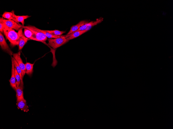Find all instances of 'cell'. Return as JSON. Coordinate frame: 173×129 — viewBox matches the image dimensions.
<instances>
[{"label": "cell", "instance_id": "cell-13", "mask_svg": "<svg viewBox=\"0 0 173 129\" xmlns=\"http://www.w3.org/2000/svg\"><path fill=\"white\" fill-rule=\"evenodd\" d=\"M23 83L21 82L19 87L15 89L17 100L24 98L23 96Z\"/></svg>", "mask_w": 173, "mask_h": 129}, {"label": "cell", "instance_id": "cell-9", "mask_svg": "<svg viewBox=\"0 0 173 129\" xmlns=\"http://www.w3.org/2000/svg\"><path fill=\"white\" fill-rule=\"evenodd\" d=\"M17 105L18 109L27 112L29 110L28 107L27 105L26 101L24 98L19 100H17Z\"/></svg>", "mask_w": 173, "mask_h": 129}, {"label": "cell", "instance_id": "cell-16", "mask_svg": "<svg viewBox=\"0 0 173 129\" xmlns=\"http://www.w3.org/2000/svg\"><path fill=\"white\" fill-rule=\"evenodd\" d=\"M2 16L3 18L14 21L13 13L12 11L11 12H5L2 15Z\"/></svg>", "mask_w": 173, "mask_h": 129}, {"label": "cell", "instance_id": "cell-10", "mask_svg": "<svg viewBox=\"0 0 173 129\" xmlns=\"http://www.w3.org/2000/svg\"><path fill=\"white\" fill-rule=\"evenodd\" d=\"M11 11L13 13L14 21L19 25H20V24L19 23V22H20L21 23L23 26H24L25 20L27 19L31 16H29L28 15L22 16L17 15L15 14L14 11L13 10Z\"/></svg>", "mask_w": 173, "mask_h": 129}, {"label": "cell", "instance_id": "cell-6", "mask_svg": "<svg viewBox=\"0 0 173 129\" xmlns=\"http://www.w3.org/2000/svg\"><path fill=\"white\" fill-rule=\"evenodd\" d=\"M13 57L17 62L18 65L22 71V77L23 78L26 73V69L25 64H24L20 56L19 53H13Z\"/></svg>", "mask_w": 173, "mask_h": 129}, {"label": "cell", "instance_id": "cell-12", "mask_svg": "<svg viewBox=\"0 0 173 129\" xmlns=\"http://www.w3.org/2000/svg\"><path fill=\"white\" fill-rule=\"evenodd\" d=\"M88 23V21L86 20H84L80 21L76 25L72 26L70 28L69 31L67 35H69L76 31L82 26Z\"/></svg>", "mask_w": 173, "mask_h": 129}, {"label": "cell", "instance_id": "cell-19", "mask_svg": "<svg viewBox=\"0 0 173 129\" xmlns=\"http://www.w3.org/2000/svg\"><path fill=\"white\" fill-rule=\"evenodd\" d=\"M15 75L16 80L17 87L19 86L21 82L20 77L15 67Z\"/></svg>", "mask_w": 173, "mask_h": 129}, {"label": "cell", "instance_id": "cell-1", "mask_svg": "<svg viewBox=\"0 0 173 129\" xmlns=\"http://www.w3.org/2000/svg\"><path fill=\"white\" fill-rule=\"evenodd\" d=\"M3 33L6 38L10 42L12 46L18 45L19 38L18 33L13 29L8 28L4 25Z\"/></svg>", "mask_w": 173, "mask_h": 129}, {"label": "cell", "instance_id": "cell-22", "mask_svg": "<svg viewBox=\"0 0 173 129\" xmlns=\"http://www.w3.org/2000/svg\"><path fill=\"white\" fill-rule=\"evenodd\" d=\"M162 14L163 15H166V13L162 11Z\"/></svg>", "mask_w": 173, "mask_h": 129}, {"label": "cell", "instance_id": "cell-8", "mask_svg": "<svg viewBox=\"0 0 173 129\" xmlns=\"http://www.w3.org/2000/svg\"><path fill=\"white\" fill-rule=\"evenodd\" d=\"M12 62L11 75L9 80L10 85L11 87L14 89L15 90L17 88L16 80L15 75V66L14 58L11 56Z\"/></svg>", "mask_w": 173, "mask_h": 129}, {"label": "cell", "instance_id": "cell-15", "mask_svg": "<svg viewBox=\"0 0 173 129\" xmlns=\"http://www.w3.org/2000/svg\"><path fill=\"white\" fill-rule=\"evenodd\" d=\"M24 34L25 37L31 40H32L34 35L33 33L30 30L25 28L24 30Z\"/></svg>", "mask_w": 173, "mask_h": 129}, {"label": "cell", "instance_id": "cell-5", "mask_svg": "<svg viewBox=\"0 0 173 129\" xmlns=\"http://www.w3.org/2000/svg\"><path fill=\"white\" fill-rule=\"evenodd\" d=\"M34 34L32 40L41 42L45 44L47 37L43 33L35 30L30 29Z\"/></svg>", "mask_w": 173, "mask_h": 129}, {"label": "cell", "instance_id": "cell-17", "mask_svg": "<svg viewBox=\"0 0 173 129\" xmlns=\"http://www.w3.org/2000/svg\"><path fill=\"white\" fill-rule=\"evenodd\" d=\"M44 30L45 31L51 34L57 35H61L66 32L65 31H60L56 30Z\"/></svg>", "mask_w": 173, "mask_h": 129}, {"label": "cell", "instance_id": "cell-21", "mask_svg": "<svg viewBox=\"0 0 173 129\" xmlns=\"http://www.w3.org/2000/svg\"><path fill=\"white\" fill-rule=\"evenodd\" d=\"M4 27V24L3 22L1 20H0V32L2 33L3 32Z\"/></svg>", "mask_w": 173, "mask_h": 129}, {"label": "cell", "instance_id": "cell-11", "mask_svg": "<svg viewBox=\"0 0 173 129\" xmlns=\"http://www.w3.org/2000/svg\"><path fill=\"white\" fill-rule=\"evenodd\" d=\"M87 31L86 30L78 31L73 32L69 35H66L64 36L67 40L69 41L80 36Z\"/></svg>", "mask_w": 173, "mask_h": 129}, {"label": "cell", "instance_id": "cell-7", "mask_svg": "<svg viewBox=\"0 0 173 129\" xmlns=\"http://www.w3.org/2000/svg\"><path fill=\"white\" fill-rule=\"evenodd\" d=\"M22 27L18 31V33L19 37V40L18 47L19 50H21L27 43L29 39L26 37L23 33Z\"/></svg>", "mask_w": 173, "mask_h": 129}, {"label": "cell", "instance_id": "cell-18", "mask_svg": "<svg viewBox=\"0 0 173 129\" xmlns=\"http://www.w3.org/2000/svg\"><path fill=\"white\" fill-rule=\"evenodd\" d=\"M14 60L15 67L16 68L17 72L20 76L21 80V82L23 83V79L22 77V71L21 70L17 62L14 58Z\"/></svg>", "mask_w": 173, "mask_h": 129}, {"label": "cell", "instance_id": "cell-20", "mask_svg": "<svg viewBox=\"0 0 173 129\" xmlns=\"http://www.w3.org/2000/svg\"><path fill=\"white\" fill-rule=\"evenodd\" d=\"M92 22V21L89 23L88 22L87 23L84 24L81 27L77 30L75 32L83 30H85L88 27L91 25Z\"/></svg>", "mask_w": 173, "mask_h": 129}, {"label": "cell", "instance_id": "cell-4", "mask_svg": "<svg viewBox=\"0 0 173 129\" xmlns=\"http://www.w3.org/2000/svg\"><path fill=\"white\" fill-rule=\"evenodd\" d=\"M0 45L1 49L5 52L8 53L10 56L13 55V52L12 51L1 32H0Z\"/></svg>", "mask_w": 173, "mask_h": 129}, {"label": "cell", "instance_id": "cell-2", "mask_svg": "<svg viewBox=\"0 0 173 129\" xmlns=\"http://www.w3.org/2000/svg\"><path fill=\"white\" fill-rule=\"evenodd\" d=\"M47 45L53 49L58 48L69 41L67 40L64 36L55 38H48Z\"/></svg>", "mask_w": 173, "mask_h": 129}, {"label": "cell", "instance_id": "cell-14", "mask_svg": "<svg viewBox=\"0 0 173 129\" xmlns=\"http://www.w3.org/2000/svg\"><path fill=\"white\" fill-rule=\"evenodd\" d=\"M34 63H31L26 62L25 64L26 69V73L28 75L30 76L32 73L33 71V67Z\"/></svg>", "mask_w": 173, "mask_h": 129}, {"label": "cell", "instance_id": "cell-3", "mask_svg": "<svg viewBox=\"0 0 173 129\" xmlns=\"http://www.w3.org/2000/svg\"><path fill=\"white\" fill-rule=\"evenodd\" d=\"M0 20L3 22L4 25L8 28L18 31L23 25H19L12 20L6 19L3 17L0 18Z\"/></svg>", "mask_w": 173, "mask_h": 129}]
</instances>
